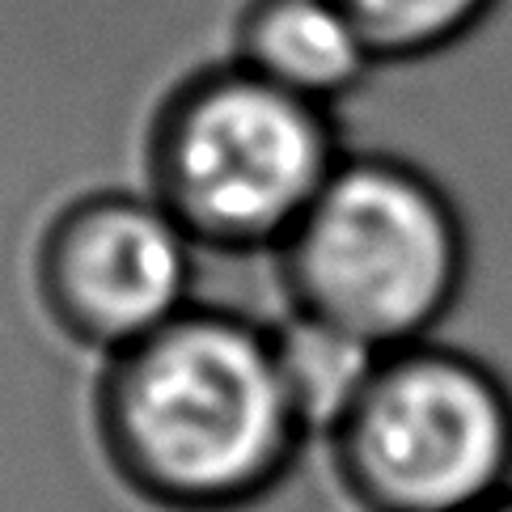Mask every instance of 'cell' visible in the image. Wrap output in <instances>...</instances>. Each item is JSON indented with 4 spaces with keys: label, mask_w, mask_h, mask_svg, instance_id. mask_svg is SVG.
<instances>
[{
    "label": "cell",
    "mask_w": 512,
    "mask_h": 512,
    "mask_svg": "<svg viewBox=\"0 0 512 512\" xmlns=\"http://www.w3.org/2000/svg\"><path fill=\"white\" fill-rule=\"evenodd\" d=\"M195 237L144 191L68 204L43 246V297L64 331L115 356L195 305Z\"/></svg>",
    "instance_id": "cell-5"
},
{
    "label": "cell",
    "mask_w": 512,
    "mask_h": 512,
    "mask_svg": "<svg viewBox=\"0 0 512 512\" xmlns=\"http://www.w3.org/2000/svg\"><path fill=\"white\" fill-rule=\"evenodd\" d=\"M229 56L331 111L360 94L381 68L369 34L343 0H246L233 17Z\"/></svg>",
    "instance_id": "cell-6"
},
{
    "label": "cell",
    "mask_w": 512,
    "mask_h": 512,
    "mask_svg": "<svg viewBox=\"0 0 512 512\" xmlns=\"http://www.w3.org/2000/svg\"><path fill=\"white\" fill-rule=\"evenodd\" d=\"M479 512H512V487L504 491V496H496V500H491L487 508H479Z\"/></svg>",
    "instance_id": "cell-9"
},
{
    "label": "cell",
    "mask_w": 512,
    "mask_h": 512,
    "mask_svg": "<svg viewBox=\"0 0 512 512\" xmlns=\"http://www.w3.org/2000/svg\"><path fill=\"white\" fill-rule=\"evenodd\" d=\"M500 0H343L381 64H415L466 43Z\"/></svg>",
    "instance_id": "cell-8"
},
{
    "label": "cell",
    "mask_w": 512,
    "mask_h": 512,
    "mask_svg": "<svg viewBox=\"0 0 512 512\" xmlns=\"http://www.w3.org/2000/svg\"><path fill=\"white\" fill-rule=\"evenodd\" d=\"M284 309L377 352L436 339L470 280V229L424 166L347 153L276 246Z\"/></svg>",
    "instance_id": "cell-2"
},
{
    "label": "cell",
    "mask_w": 512,
    "mask_h": 512,
    "mask_svg": "<svg viewBox=\"0 0 512 512\" xmlns=\"http://www.w3.org/2000/svg\"><path fill=\"white\" fill-rule=\"evenodd\" d=\"M347 157L339 111L233 56L187 72L149 123V191L199 250L276 254Z\"/></svg>",
    "instance_id": "cell-3"
},
{
    "label": "cell",
    "mask_w": 512,
    "mask_h": 512,
    "mask_svg": "<svg viewBox=\"0 0 512 512\" xmlns=\"http://www.w3.org/2000/svg\"><path fill=\"white\" fill-rule=\"evenodd\" d=\"M271 326H276V352L292 407H297L309 441H326V432L339 424L343 411L364 390L381 352L326 322L288 314V309Z\"/></svg>",
    "instance_id": "cell-7"
},
{
    "label": "cell",
    "mask_w": 512,
    "mask_h": 512,
    "mask_svg": "<svg viewBox=\"0 0 512 512\" xmlns=\"http://www.w3.org/2000/svg\"><path fill=\"white\" fill-rule=\"evenodd\" d=\"M322 445L360 512H479L512 487V386L466 347L419 339L381 352Z\"/></svg>",
    "instance_id": "cell-4"
},
{
    "label": "cell",
    "mask_w": 512,
    "mask_h": 512,
    "mask_svg": "<svg viewBox=\"0 0 512 512\" xmlns=\"http://www.w3.org/2000/svg\"><path fill=\"white\" fill-rule=\"evenodd\" d=\"M98 432L111 470L166 512H246L309 445L276 326L212 301L106 356Z\"/></svg>",
    "instance_id": "cell-1"
}]
</instances>
